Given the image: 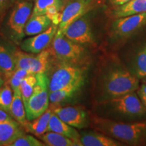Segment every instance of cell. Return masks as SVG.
Instances as JSON below:
<instances>
[{"mask_svg": "<svg viewBox=\"0 0 146 146\" xmlns=\"http://www.w3.org/2000/svg\"><path fill=\"white\" fill-rule=\"evenodd\" d=\"M139 87V79L118 59L108 58L102 62L94 83V98L98 104L106 102Z\"/></svg>", "mask_w": 146, "mask_h": 146, "instance_id": "obj_1", "label": "cell"}, {"mask_svg": "<svg viewBox=\"0 0 146 146\" xmlns=\"http://www.w3.org/2000/svg\"><path fill=\"white\" fill-rule=\"evenodd\" d=\"M90 126L117 141L128 145H142L146 143V121L123 123L104 118L98 115H90Z\"/></svg>", "mask_w": 146, "mask_h": 146, "instance_id": "obj_2", "label": "cell"}, {"mask_svg": "<svg viewBox=\"0 0 146 146\" xmlns=\"http://www.w3.org/2000/svg\"><path fill=\"white\" fill-rule=\"evenodd\" d=\"M85 68L81 65L60 62L49 78V92L74 85L83 86L85 81Z\"/></svg>", "mask_w": 146, "mask_h": 146, "instance_id": "obj_3", "label": "cell"}, {"mask_svg": "<svg viewBox=\"0 0 146 146\" xmlns=\"http://www.w3.org/2000/svg\"><path fill=\"white\" fill-rule=\"evenodd\" d=\"M60 62L82 65L86 60L87 50L83 45L74 43L61 33L56 32L50 49Z\"/></svg>", "mask_w": 146, "mask_h": 146, "instance_id": "obj_4", "label": "cell"}, {"mask_svg": "<svg viewBox=\"0 0 146 146\" xmlns=\"http://www.w3.org/2000/svg\"><path fill=\"white\" fill-rule=\"evenodd\" d=\"M36 83L25 107L29 121L35 119L50 106L49 78L45 73L36 74Z\"/></svg>", "mask_w": 146, "mask_h": 146, "instance_id": "obj_5", "label": "cell"}, {"mask_svg": "<svg viewBox=\"0 0 146 146\" xmlns=\"http://www.w3.org/2000/svg\"><path fill=\"white\" fill-rule=\"evenodd\" d=\"M101 104L108 106L115 113L129 118H141L146 116V108L135 91L112 98Z\"/></svg>", "mask_w": 146, "mask_h": 146, "instance_id": "obj_6", "label": "cell"}, {"mask_svg": "<svg viewBox=\"0 0 146 146\" xmlns=\"http://www.w3.org/2000/svg\"><path fill=\"white\" fill-rule=\"evenodd\" d=\"M16 69L23 68L29 71L31 74H36L45 73L48 68L51 52L47 48L38 54H32L16 50Z\"/></svg>", "mask_w": 146, "mask_h": 146, "instance_id": "obj_7", "label": "cell"}, {"mask_svg": "<svg viewBox=\"0 0 146 146\" xmlns=\"http://www.w3.org/2000/svg\"><path fill=\"white\" fill-rule=\"evenodd\" d=\"M97 0H74L66 5L62 12L58 32L64 33L71 23L83 17L98 5Z\"/></svg>", "mask_w": 146, "mask_h": 146, "instance_id": "obj_8", "label": "cell"}, {"mask_svg": "<svg viewBox=\"0 0 146 146\" xmlns=\"http://www.w3.org/2000/svg\"><path fill=\"white\" fill-rule=\"evenodd\" d=\"M33 8V3L28 0H18L14 5L8 25L18 39H22L25 36V27L31 16Z\"/></svg>", "mask_w": 146, "mask_h": 146, "instance_id": "obj_9", "label": "cell"}, {"mask_svg": "<svg viewBox=\"0 0 146 146\" xmlns=\"http://www.w3.org/2000/svg\"><path fill=\"white\" fill-rule=\"evenodd\" d=\"M146 25V13L116 18L112 25V35L120 39L129 37Z\"/></svg>", "mask_w": 146, "mask_h": 146, "instance_id": "obj_10", "label": "cell"}, {"mask_svg": "<svg viewBox=\"0 0 146 146\" xmlns=\"http://www.w3.org/2000/svg\"><path fill=\"white\" fill-rule=\"evenodd\" d=\"M63 34L70 41L83 46L95 44L89 20L85 15L68 25Z\"/></svg>", "mask_w": 146, "mask_h": 146, "instance_id": "obj_11", "label": "cell"}, {"mask_svg": "<svg viewBox=\"0 0 146 146\" xmlns=\"http://www.w3.org/2000/svg\"><path fill=\"white\" fill-rule=\"evenodd\" d=\"M51 106L55 114L71 127L81 129L90 125V116L81 106Z\"/></svg>", "mask_w": 146, "mask_h": 146, "instance_id": "obj_12", "label": "cell"}, {"mask_svg": "<svg viewBox=\"0 0 146 146\" xmlns=\"http://www.w3.org/2000/svg\"><path fill=\"white\" fill-rule=\"evenodd\" d=\"M58 28V25L52 24L45 31L24 40L21 43V49L32 54H38L47 50L52 44Z\"/></svg>", "mask_w": 146, "mask_h": 146, "instance_id": "obj_13", "label": "cell"}, {"mask_svg": "<svg viewBox=\"0 0 146 146\" xmlns=\"http://www.w3.org/2000/svg\"><path fill=\"white\" fill-rule=\"evenodd\" d=\"M64 4V0H35L31 16L46 15L52 24L58 26Z\"/></svg>", "mask_w": 146, "mask_h": 146, "instance_id": "obj_14", "label": "cell"}, {"mask_svg": "<svg viewBox=\"0 0 146 146\" xmlns=\"http://www.w3.org/2000/svg\"><path fill=\"white\" fill-rule=\"evenodd\" d=\"M26 131L15 120L0 122V146H10Z\"/></svg>", "mask_w": 146, "mask_h": 146, "instance_id": "obj_15", "label": "cell"}, {"mask_svg": "<svg viewBox=\"0 0 146 146\" xmlns=\"http://www.w3.org/2000/svg\"><path fill=\"white\" fill-rule=\"evenodd\" d=\"M80 141L83 146H122L125 145L96 130L81 132L80 133Z\"/></svg>", "mask_w": 146, "mask_h": 146, "instance_id": "obj_16", "label": "cell"}, {"mask_svg": "<svg viewBox=\"0 0 146 146\" xmlns=\"http://www.w3.org/2000/svg\"><path fill=\"white\" fill-rule=\"evenodd\" d=\"M47 131L58 133L68 137L75 142L78 146H83L80 141V133L76 130L75 128L64 123L54 112H53L51 116Z\"/></svg>", "mask_w": 146, "mask_h": 146, "instance_id": "obj_17", "label": "cell"}, {"mask_svg": "<svg viewBox=\"0 0 146 146\" xmlns=\"http://www.w3.org/2000/svg\"><path fill=\"white\" fill-rule=\"evenodd\" d=\"M16 50L0 44V74L7 81L16 70Z\"/></svg>", "mask_w": 146, "mask_h": 146, "instance_id": "obj_18", "label": "cell"}, {"mask_svg": "<svg viewBox=\"0 0 146 146\" xmlns=\"http://www.w3.org/2000/svg\"><path fill=\"white\" fill-rule=\"evenodd\" d=\"M142 13H146V0H131L125 4L115 6L112 15L116 19Z\"/></svg>", "mask_w": 146, "mask_h": 146, "instance_id": "obj_19", "label": "cell"}, {"mask_svg": "<svg viewBox=\"0 0 146 146\" xmlns=\"http://www.w3.org/2000/svg\"><path fill=\"white\" fill-rule=\"evenodd\" d=\"M53 112L52 107L50 106L35 119L27 122V125L24 127L25 131L32 133L36 137L44 134L47 131L49 122Z\"/></svg>", "mask_w": 146, "mask_h": 146, "instance_id": "obj_20", "label": "cell"}, {"mask_svg": "<svg viewBox=\"0 0 146 146\" xmlns=\"http://www.w3.org/2000/svg\"><path fill=\"white\" fill-rule=\"evenodd\" d=\"M52 25V21L46 15L31 16L25 27V35L33 36L46 31Z\"/></svg>", "mask_w": 146, "mask_h": 146, "instance_id": "obj_21", "label": "cell"}, {"mask_svg": "<svg viewBox=\"0 0 146 146\" xmlns=\"http://www.w3.org/2000/svg\"><path fill=\"white\" fill-rule=\"evenodd\" d=\"M10 114L16 121L24 128L29 121L27 118L26 110L22 99L21 91H13V99L11 105Z\"/></svg>", "mask_w": 146, "mask_h": 146, "instance_id": "obj_22", "label": "cell"}, {"mask_svg": "<svg viewBox=\"0 0 146 146\" xmlns=\"http://www.w3.org/2000/svg\"><path fill=\"white\" fill-rule=\"evenodd\" d=\"M82 87L80 85H74L66 88L60 89V90L50 92V103L51 106H59L60 104L68 101L74 98L79 92Z\"/></svg>", "mask_w": 146, "mask_h": 146, "instance_id": "obj_23", "label": "cell"}, {"mask_svg": "<svg viewBox=\"0 0 146 146\" xmlns=\"http://www.w3.org/2000/svg\"><path fill=\"white\" fill-rule=\"evenodd\" d=\"M39 137L45 143L49 146H78L75 142L68 137L60 133L47 131Z\"/></svg>", "mask_w": 146, "mask_h": 146, "instance_id": "obj_24", "label": "cell"}, {"mask_svg": "<svg viewBox=\"0 0 146 146\" xmlns=\"http://www.w3.org/2000/svg\"><path fill=\"white\" fill-rule=\"evenodd\" d=\"M36 83V74H31L27 76L21 82V85H20V91H21L22 99H23V102L25 107L28 103L29 98L33 92Z\"/></svg>", "mask_w": 146, "mask_h": 146, "instance_id": "obj_25", "label": "cell"}, {"mask_svg": "<svg viewBox=\"0 0 146 146\" xmlns=\"http://www.w3.org/2000/svg\"><path fill=\"white\" fill-rule=\"evenodd\" d=\"M13 99V91L7 81L0 87V108L10 114Z\"/></svg>", "mask_w": 146, "mask_h": 146, "instance_id": "obj_26", "label": "cell"}, {"mask_svg": "<svg viewBox=\"0 0 146 146\" xmlns=\"http://www.w3.org/2000/svg\"><path fill=\"white\" fill-rule=\"evenodd\" d=\"M133 74L139 79L146 77V52L143 49L137 55L135 60Z\"/></svg>", "mask_w": 146, "mask_h": 146, "instance_id": "obj_27", "label": "cell"}, {"mask_svg": "<svg viewBox=\"0 0 146 146\" xmlns=\"http://www.w3.org/2000/svg\"><path fill=\"white\" fill-rule=\"evenodd\" d=\"M29 74H31V73L27 70L23 68H17L12 73L10 77L5 81L10 84L13 91H20V85L22 81Z\"/></svg>", "mask_w": 146, "mask_h": 146, "instance_id": "obj_28", "label": "cell"}, {"mask_svg": "<svg viewBox=\"0 0 146 146\" xmlns=\"http://www.w3.org/2000/svg\"><path fill=\"white\" fill-rule=\"evenodd\" d=\"M45 143L30 135L25 134L18 137L10 146H44Z\"/></svg>", "mask_w": 146, "mask_h": 146, "instance_id": "obj_29", "label": "cell"}, {"mask_svg": "<svg viewBox=\"0 0 146 146\" xmlns=\"http://www.w3.org/2000/svg\"><path fill=\"white\" fill-rule=\"evenodd\" d=\"M18 0H0V27L8 11L14 7Z\"/></svg>", "mask_w": 146, "mask_h": 146, "instance_id": "obj_30", "label": "cell"}, {"mask_svg": "<svg viewBox=\"0 0 146 146\" xmlns=\"http://www.w3.org/2000/svg\"><path fill=\"white\" fill-rule=\"evenodd\" d=\"M137 91V95L140 100L144 106L146 108V83L144 82L141 86L139 87Z\"/></svg>", "mask_w": 146, "mask_h": 146, "instance_id": "obj_31", "label": "cell"}, {"mask_svg": "<svg viewBox=\"0 0 146 146\" xmlns=\"http://www.w3.org/2000/svg\"><path fill=\"white\" fill-rule=\"evenodd\" d=\"M14 118L8 112H5L1 108H0V122L5 121V120H13Z\"/></svg>", "mask_w": 146, "mask_h": 146, "instance_id": "obj_32", "label": "cell"}, {"mask_svg": "<svg viewBox=\"0 0 146 146\" xmlns=\"http://www.w3.org/2000/svg\"><path fill=\"white\" fill-rule=\"evenodd\" d=\"M131 0H110V2L114 6H118L125 4V3L129 2Z\"/></svg>", "mask_w": 146, "mask_h": 146, "instance_id": "obj_33", "label": "cell"}, {"mask_svg": "<svg viewBox=\"0 0 146 146\" xmlns=\"http://www.w3.org/2000/svg\"><path fill=\"white\" fill-rule=\"evenodd\" d=\"M5 80H4V78H3V77H2V76L1 75V74H0V87H1L2 86V85H3V83H5Z\"/></svg>", "mask_w": 146, "mask_h": 146, "instance_id": "obj_34", "label": "cell"}, {"mask_svg": "<svg viewBox=\"0 0 146 146\" xmlns=\"http://www.w3.org/2000/svg\"><path fill=\"white\" fill-rule=\"evenodd\" d=\"M143 81H144V82H145V83H146V77L143 78Z\"/></svg>", "mask_w": 146, "mask_h": 146, "instance_id": "obj_35", "label": "cell"}, {"mask_svg": "<svg viewBox=\"0 0 146 146\" xmlns=\"http://www.w3.org/2000/svg\"><path fill=\"white\" fill-rule=\"evenodd\" d=\"M143 50H145V52H146V46H145V47H144V48H143Z\"/></svg>", "mask_w": 146, "mask_h": 146, "instance_id": "obj_36", "label": "cell"}, {"mask_svg": "<svg viewBox=\"0 0 146 146\" xmlns=\"http://www.w3.org/2000/svg\"><path fill=\"white\" fill-rule=\"evenodd\" d=\"M28 1H35V0H28Z\"/></svg>", "mask_w": 146, "mask_h": 146, "instance_id": "obj_37", "label": "cell"}]
</instances>
